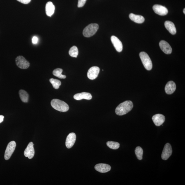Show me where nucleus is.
<instances>
[{
	"mask_svg": "<svg viewBox=\"0 0 185 185\" xmlns=\"http://www.w3.org/2000/svg\"><path fill=\"white\" fill-rule=\"evenodd\" d=\"M134 107L131 101H127L120 104L115 110L116 114L119 116H123L130 112Z\"/></svg>",
	"mask_w": 185,
	"mask_h": 185,
	"instance_id": "obj_1",
	"label": "nucleus"
},
{
	"mask_svg": "<svg viewBox=\"0 0 185 185\" xmlns=\"http://www.w3.org/2000/svg\"><path fill=\"white\" fill-rule=\"evenodd\" d=\"M51 105L54 109L60 112H66L69 109V106L66 103L58 99H53L51 101Z\"/></svg>",
	"mask_w": 185,
	"mask_h": 185,
	"instance_id": "obj_2",
	"label": "nucleus"
},
{
	"mask_svg": "<svg viewBox=\"0 0 185 185\" xmlns=\"http://www.w3.org/2000/svg\"><path fill=\"white\" fill-rule=\"evenodd\" d=\"M99 28L98 24L92 23L86 27L83 31V34L84 37H89L94 35Z\"/></svg>",
	"mask_w": 185,
	"mask_h": 185,
	"instance_id": "obj_3",
	"label": "nucleus"
},
{
	"mask_svg": "<svg viewBox=\"0 0 185 185\" xmlns=\"http://www.w3.org/2000/svg\"><path fill=\"white\" fill-rule=\"evenodd\" d=\"M139 57L145 68L148 70H150L152 68V61L148 54L145 52H141L139 53Z\"/></svg>",
	"mask_w": 185,
	"mask_h": 185,
	"instance_id": "obj_4",
	"label": "nucleus"
},
{
	"mask_svg": "<svg viewBox=\"0 0 185 185\" xmlns=\"http://www.w3.org/2000/svg\"><path fill=\"white\" fill-rule=\"evenodd\" d=\"M16 146V144L14 141H11L9 143L4 153V157L6 160H8L10 159L14 152Z\"/></svg>",
	"mask_w": 185,
	"mask_h": 185,
	"instance_id": "obj_5",
	"label": "nucleus"
},
{
	"mask_svg": "<svg viewBox=\"0 0 185 185\" xmlns=\"http://www.w3.org/2000/svg\"><path fill=\"white\" fill-rule=\"evenodd\" d=\"M17 66L22 69H28L30 66V63L23 56H19L15 59Z\"/></svg>",
	"mask_w": 185,
	"mask_h": 185,
	"instance_id": "obj_6",
	"label": "nucleus"
},
{
	"mask_svg": "<svg viewBox=\"0 0 185 185\" xmlns=\"http://www.w3.org/2000/svg\"><path fill=\"white\" fill-rule=\"evenodd\" d=\"M173 150L172 147L169 143H167L164 145L162 154V158L164 160H167L172 155Z\"/></svg>",
	"mask_w": 185,
	"mask_h": 185,
	"instance_id": "obj_7",
	"label": "nucleus"
},
{
	"mask_svg": "<svg viewBox=\"0 0 185 185\" xmlns=\"http://www.w3.org/2000/svg\"><path fill=\"white\" fill-rule=\"evenodd\" d=\"M100 69L98 67H92L90 68L87 72V76L90 80L95 79L98 76L100 73Z\"/></svg>",
	"mask_w": 185,
	"mask_h": 185,
	"instance_id": "obj_8",
	"label": "nucleus"
},
{
	"mask_svg": "<svg viewBox=\"0 0 185 185\" xmlns=\"http://www.w3.org/2000/svg\"><path fill=\"white\" fill-rule=\"evenodd\" d=\"M35 154V151L33 143L32 142H30L24 150V155L25 156L28 157L29 159H31L34 156Z\"/></svg>",
	"mask_w": 185,
	"mask_h": 185,
	"instance_id": "obj_9",
	"label": "nucleus"
},
{
	"mask_svg": "<svg viewBox=\"0 0 185 185\" xmlns=\"http://www.w3.org/2000/svg\"><path fill=\"white\" fill-rule=\"evenodd\" d=\"M153 10L156 14L160 15H165L168 14V10L165 7L159 4H155L153 6Z\"/></svg>",
	"mask_w": 185,
	"mask_h": 185,
	"instance_id": "obj_10",
	"label": "nucleus"
},
{
	"mask_svg": "<svg viewBox=\"0 0 185 185\" xmlns=\"http://www.w3.org/2000/svg\"><path fill=\"white\" fill-rule=\"evenodd\" d=\"M76 139V135L75 133L72 132L68 135L66 141V145L68 148H70L75 143Z\"/></svg>",
	"mask_w": 185,
	"mask_h": 185,
	"instance_id": "obj_11",
	"label": "nucleus"
},
{
	"mask_svg": "<svg viewBox=\"0 0 185 185\" xmlns=\"http://www.w3.org/2000/svg\"><path fill=\"white\" fill-rule=\"evenodd\" d=\"M111 41L115 48L118 52H121L123 49L122 43L118 38L115 36H112L111 37Z\"/></svg>",
	"mask_w": 185,
	"mask_h": 185,
	"instance_id": "obj_12",
	"label": "nucleus"
},
{
	"mask_svg": "<svg viewBox=\"0 0 185 185\" xmlns=\"http://www.w3.org/2000/svg\"><path fill=\"white\" fill-rule=\"evenodd\" d=\"M159 46L161 50L166 54H170L172 53V49L168 43L162 40L160 42Z\"/></svg>",
	"mask_w": 185,
	"mask_h": 185,
	"instance_id": "obj_13",
	"label": "nucleus"
},
{
	"mask_svg": "<svg viewBox=\"0 0 185 185\" xmlns=\"http://www.w3.org/2000/svg\"><path fill=\"white\" fill-rule=\"evenodd\" d=\"M152 119L156 126H160L165 121V117L162 114H157L153 116Z\"/></svg>",
	"mask_w": 185,
	"mask_h": 185,
	"instance_id": "obj_14",
	"label": "nucleus"
},
{
	"mask_svg": "<svg viewBox=\"0 0 185 185\" xmlns=\"http://www.w3.org/2000/svg\"><path fill=\"white\" fill-rule=\"evenodd\" d=\"M95 170L101 173H106L111 170V167L109 164H99L95 166Z\"/></svg>",
	"mask_w": 185,
	"mask_h": 185,
	"instance_id": "obj_15",
	"label": "nucleus"
},
{
	"mask_svg": "<svg viewBox=\"0 0 185 185\" xmlns=\"http://www.w3.org/2000/svg\"><path fill=\"white\" fill-rule=\"evenodd\" d=\"M176 89V86L175 83L173 81H169L166 85L165 91L168 94H171L175 92Z\"/></svg>",
	"mask_w": 185,
	"mask_h": 185,
	"instance_id": "obj_16",
	"label": "nucleus"
},
{
	"mask_svg": "<svg viewBox=\"0 0 185 185\" xmlns=\"http://www.w3.org/2000/svg\"><path fill=\"white\" fill-rule=\"evenodd\" d=\"M74 98L76 100H80L84 99L87 100H90L92 98L91 94L89 93L82 92L76 94L74 96Z\"/></svg>",
	"mask_w": 185,
	"mask_h": 185,
	"instance_id": "obj_17",
	"label": "nucleus"
},
{
	"mask_svg": "<svg viewBox=\"0 0 185 185\" xmlns=\"http://www.w3.org/2000/svg\"><path fill=\"white\" fill-rule=\"evenodd\" d=\"M166 28L171 35H175L177 31L174 24L173 22L167 21L164 23Z\"/></svg>",
	"mask_w": 185,
	"mask_h": 185,
	"instance_id": "obj_18",
	"label": "nucleus"
},
{
	"mask_svg": "<svg viewBox=\"0 0 185 185\" xmlns=\"http://www.w3.org/2000/svg\"><path fill=\"white\" fill-rule=\"evenodd\" d=\"M46 14L49 17H51L55 12V7L51 1L48 2L46 5Z\"/></svg>",
	"mask_w": 185,
	"mask_h": 185,
	"instance_id": "obj_19",
	"label": "nucleus"
},
{
	"mask_svg": "<svg viewBox=\"0 0 185 185\" xmlns=\"http://www.w3.org/2000/svg\"><path fill=\"white\" fill-rule=\"evenodd\" d=\"M129 18L132 21L137 23H143L145 21V19L142 16L136 15L133 13L130 14Z\"/></svg>",
	"mask_w": 185,
	"mask_h": 185,
	"instance_id": "obj_20",
	"label": "nucleus"
},
{
	"mask_svg": "<svg viewBox=\"0 0 185 185\" xmlns=\"http://www.w3.org/2000/svg\"><path fill=\"white\" fill-rule=\"evenodd\" d=\"M19 95L20 99L23 102H28L29 95L28 93L24 90H21L19 91Z\"/></svg>",
	"mask_w": 185,
	"mask_h": 185,
	"instance_id": "obj_21",
	"label": "nucleus"
},
{
	"mask_svg": "<svg viewBox=\"0 0 185 185\" xmlns=\"http://www.w3.org/2000/svg\"><path fill=\"white\" fill-rule=\"evenodd\" d=\"M63 70L62 69L57 68L54 70L53 71V74L54 76L60 79H65L66 76L65 75H62V73Z\"/></svg>",
	"mask_w": 185,
	"mask_h": 185,
	"instance_id": "obj_22",
	"label": "nucleus"
},
{
	"mask_svg": "<svg viewBox=\"0 0 185 185\" xmlns=\"http://www.w3.org/2000/svg\"><path fill=\"white\" fill-rule=\"evenodd\" d=\"M143 150L141 147L137 146L135 148V152L137 159L141 160L143 159Z\"/></svg>",
	"mask_w": 185,
	"mask_h": 185,
	"instance_id": "obj_23",
	"label": "nucleus"
},
{
	"mask_svg": "<svg viewBox=\"0 0 185 185\" xmlns=\"http://www.w3.org/2000/svg\"><path fill=\"white\" fill-rule=\"evenodd\" d=\"M70 56L72 57L76 58L78 55L79 51L77 47L73 46L72 47L69 52Z\"/></svg>",
	"mask_w": 185,
	"mask_h": 185,
	"instance_id": "obj_24",
	"label": "nucleus"
},
{
	"mask_svg": "<svg viewBox=\"0 0 185 185\" xmlns=\"http://www.w3.org/2000/svg\"><path fill=\"white\" fill-rule=\"evenodd\" d=\"M106 144L108 147L113 150L118 149L120 147L119 143L117 142L112 141H108Z\"/></svg>",
	"mask_w": 185,
	"mask_h": 185,
	"instance_id": "obj_25",
	"label": "nucleus"
},
{
	"mask_svg": "<svg viewBox=\"0 0 185 185\" xmlns=\"http://www.w3.org/2000/svg\"><path fill=\"white\" fill-rule=\"evenodd\" d=\"M50 83L53 85L54 89H58L59 88L60 86L61 85V82L59 80L51 78L49 80Z\"/></svg>",
	"mask_w": 185,
	"mask_h": 185,
	"instance_id": "obj_26",
	"label": "nucleus"
},
{
	"mask_svg": "<svg viewBox=\"0 0 185 185\" xmlns=\"http://www.w3.org/2000/svg\"><path fill=\"white\" fill-rule=\"evenodd\" d=\"M87 0H78V6L79 8L83 7L84 5Z\"/></svg>",
	"mask_w": 185,
	"mask_h": 185,
	"instance_id": "obj_27",
	"label": "nucleus"
},
{
	"mask_svg": "<svg viewBox=\"0 0 185 185\" xmlns=\"http://www.w3.org/2000/svg\"><path fill=\"white\" fill-rule=\"evenodd\" d=\"M17 1L23 4H28L30 3L31 0H17Z\"/></svg>",
	"mask_w": 185,
	"mask_h": 185,
	"instance_id": "obj_28",
	"label": "nucleus"
},
{
	"mask_svg": "<svg viewBox=\"0 0 185 185\" xmlns=\"http://www.w3.org/2000/svg\"><path fill=\"white\" fill-rule=\"evenodd\" d=\"M38 40H39V39H38V38L37 37H34L32 39V42L34 44H37L38 42Z\"/></svg>",
	"mask_w": 185,
	"mask_h": 185,
	"instance_id": "obj_29",
	"label": "nucleus"
},
{
	"mask_svg": "<svg viewBox=\"0 0 185 185\" xmlns=\"http://www.w3.org/2000/svg\"><path fill=\"white\" fill-rule=\"evenodd\" d=\"M4 117L3 115H0V123L3 122L4 121Z\"/></svg>",
	"mask_w": 185,
	"mask_h": 185,
	"instance_id": "obj_30",
	"label": "nucleus"
},
{
	"mask_svg": "<svg viewBox=\"0 0 185 185\" xmlns=\"http://www.w3.org/2000/svg\"><path fill=\"white\" fill-rule=\"evenodd\" d=\"M185 9L184 8V14H185Z\"/></svg>",
	"mask_w": 185,
	"mask_h": 185,
	"instance_id": "obj_31",
	"label": "nucleus"
}]
</instances>
